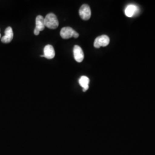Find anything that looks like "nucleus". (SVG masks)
<instances>
[{
    "mask_svg": "<svg viewBox=\"0 0 155 155\" xmlns=\"http://www.w3.org/2000/svg\"><path fill=\"white\" fill-rule=\"evenodd\" d=\"M44 58L48 59H52L55 56V52L53 46L51 45H47L44 48Z\"/></svg>",
    "mask_w": 155,
    "mask_h": 155,
    "instance_id": "6",
    "label": "nucleus"
},
{
    "mask_svg": "<svg viewBox=\"0 0 155 155\" xmlns=\"http://www.w3.org/2000/svg\"><path fill=\"white\" fill-rule=\"evenodd\" d=\"M13 38V32L12 28L9 27L5 31V35L1 38V41L4 43H9Z\"/></svg>",
    "mask_w": 155,
    "mask_h": 155,
    "instance_id": "7",
    "label": "nucleus"
},
{
    "mask_svg": "<svg viewBox=\"0 0 155 155\" xmlns=\"http://www.w3.org/2000/svg\"><path fill=\"white\" fill-rule=\"evenodd\" d=\"M90 79L86 76H82L79 80V83L81 87H83V91L85 92L89 89Z\"/></svg>",
    "mask_w": 155,
    "mask_h": 155,
    "instance_id": "10",
    "label": "nucleus"
},
{
    "mask_svg": "<svg viewBox=\"0 0 155 155\" xmlns=\"http://www.w3.org/2000/svg\"><path fill=\"white\" fill-rule=\"evenodd\" d=\"M45 27L51 29H55L59 26V21L57 17L54 13H50L46 15L45 18Z\"/></svg>",
    "mask_w": 155,
    "mask_h": 155,
    "instance_id": "1",
    "label": "nucleus"
},
{
    "mask_svg": "<svg viewBox=\"0 0 155 155\" xmlns=\"http://www.w3.org/2000/svg\"><path fill=\"white\" fill-rule=\"evenodd\" d=\"M45 27L44 17L41 15L38 16L36 18V27L35 28H37L40 32L43 31L45 29Z\"/></svg>",
    "mask_w": 155,
    "mask_h": 155,
    "instance_id": "9",
    "label": "nucleus"
},
{
    "mask_svg": "<svg viewBox=\"0 0 155 155\" xmlns=\"http://www.w3.org/2000/svg\"><path fill=\"white\" fill-rule=\"evenodd\" d=\"M110 43L109 38L105 35H101L95 39L94 46L96 48H99L101 47H106Z\"/></svg>",
    "mask_w": 155,
    "mask_h": 155,
    "instance_id": "2",
    "label": "nucleus"
},
{
    "mask_svg": "<svg viewBox=\"0 0 155 155\" xmlns=\"http://www.w3.org/2000/svg\"><path fill=\"white\" fill-rule=\"evenodd\" d=\"M75 32L76 31H75L72 28L66 27L61 29L60 35L63 39H68L73 38V36Z\"/></svg>",
    "mask_w": 155,
    "mask_h": 155,
    "instance_id": "5",
    "label": "nucleus"
},
{
    "mask_svg": "<svg viewBox=\"0 0 155 155\" xmlns=\"http://www.w3.org/2000/svg\"><path fill=\"white\" fill-rule=\"evenodd\" d=\"M39 33H40L39 30H38L36 28H35V29H34V34H35V35L38 36V35H39Z\"/></svg>",
    "mask_w": 155,
    "mask_h": 155,
    "instance_id": "11",
    "label": "nucleus"
},
{
    "mask_svg": "<svg viewBox=\"0 0 155 155\" xmlns=\"http://www.w3.org/2000/svg\"><path fill=\"white\" fill-rule=\"evenodd\" d=\"M79 14L81 18L83 19V20L87 21L89 20L91 15V12L90 6L87 4H83V5L81 6L79 9Z\"/></svg>",
    "mask_w": 155,
    "mask_h": 155,
    "instance_id": "3",
    "label": "nucleus"
},
{
    "mask_svg": "<svg viewBox=\"0 0 155 155\" xmlns=\"http://www.w3.org/2000/svg\"><path fill=\"white\" fill-rule=\"evenodd\" d=\"M137 11V6L134 5H129L127 6L125 10V14L128 17H133Z\"/></svg>",
    "mask_w": 155,
    "mask_h": 155,
    "instance_id": "8",
    "label": "nucleus"
},
{
    "mask_svg": "<svg viewBox=\"0 0 155 155\" xmlns=\"http://www.w3.org/2000/svg\"><path fill=\"white\" fill-rule=\"evenodd\" d=\"M73 54L74 59L78 63H81L83 61L84 59V53L83 50L79 45H75L73 49Z\"/></svg>",
    "mask_w": 155,
    "mask_h": 155,
    "instance_id": "4",
    "label": "nucleus"
},
{
    "mask_svg": "<svg viewBox=\"0 0 155 155\" xmlns=\"http://www.w3.org/2000/svg\"><path fill=\"white\" fill-rule=\"evenodd\" d=\"M1 34H0V38H1Z\"/></svg>",
    "mask_w": 155,
    "mask_h": 155,
    "instance_id": "12",
    "label": "nucleus"
}]
</instances>
